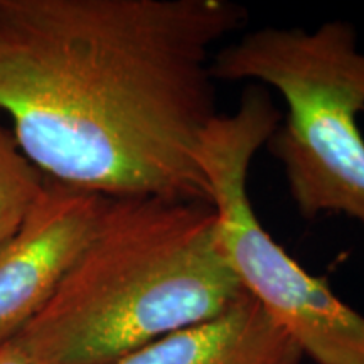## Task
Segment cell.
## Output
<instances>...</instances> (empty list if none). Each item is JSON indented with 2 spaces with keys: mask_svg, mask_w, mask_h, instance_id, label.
<instances>
[{
  "mask_svg": "<svg viewBox=\"0 0 364 364\" xmlns=\"http://www.w3.org/2000/svg\"><path fill=\"white\" fill-rule=\"evenodd\" d=\"M304 354L247 290L230 307L113 364H302Z\"/></svg>",
  "mask_w": 364,
  "mask_h": 364,
  "instance_id": "8992f818",
  "label": "cell"
},
{
  "mask_svg": "<svg viewBox=\"0 0 364 364\" xmlns=\"http://www.w3.org/2000/svg\"><path fill=\"white\" fill-rule=\"evenodd\" d=\"M282 120L270 91L248 85L235 112L204 132L199 166L211 191L220 248L243 289L316 364H364V314L277 243L255 213L250 167Z\"/></svg>",
  "mask_w": 364,
  "mask_h": 364,
  "instance_id": "277c9868",
  "label": "cell"
},
{
  "mask_svg": "<svg viewBox=\"0 0 364 364\" xmlns=\"http://www.w3.org/2000/svg\"><path fill=\"white\" fill-rule=\"evenodd\" d=\"M0 364H36L16 338L0 344Z\"/></svg>",
  "mask_w": 364,
  "mask_h": 364,
  "instance_id": "ba28073f",
  "label": "cell"
},
{
  "mask_svg": "<svg viewBox=\"0 0 364 364\" xmlns=\"http://www.w3.org/2000/svg\"><path fill=\"white\" fill-rule=\"evenodd\" d=\"M243 294L211 204L110 198L83 253L16 339L36 364H113Z\"/></svg>",
  "mask_w": 364,
  "mask_h": 364,
  "instance_id": "7a4b0ae2",
  "label": "cell"
},
{
  "mask_svg": "<svg viewBox=\"0 0 364 364\" xmlns=\"http://www.w3.org/2000/svg\"><path fill=\"white\" fill-rule=\"evenodd\" d=\"M108 199L46 177L24 221L0 243V344L51 300L97 231Z\"/></svg>",
  "mask_w": 364,
  "mask_h": 364,
  "instance_id": "5b68a950",
  "label": "cell"
},
{
  "mask_svg": "<svg viewBox=\"0 0 364 364\" xmlns=\"http://www.w3.org/2000/svg\"><path fill=\"white\" fill-rule=\"evenodd\" d=\"M248 19L233 0H0V113L48 179L211 204V61Z\"/></svg>",
  "mask_w": 364,
  "mask_h": 364,
  "instance_id": "6da1fadb",
  "label": "cell"
},
{
  "mask_svg": "<svg viewBox=\"0 0 364 364\" xmlns=\"http://www.w3.org/2000/svg\"><path fill=\"white\" fill-rule=\"evenodd\" d=\"M216 81L272 88L287 112L265 149L284 172L299 215H343L364 230V51L356 27H260L223 44Z\"/></svg>",
  "mask_w": 364,
  "mask_h": 364,
  "instance_id": "3957f363",
  "label": "cell"
},
{
  "mask_svg": "<svg viewBox=\"0 0 364 364\" xmlns=\"http://www.w3.org/2000/svg\"><path fill=\"white\" fill-rule=\"evenodd\" d=\"M44 184L46 176L22 152L0 113V243L21 226Z\"/></svg>",
  "mask_w": 364,
  "mask_h": 364,
  "instance_id": "52a82bcc",
  "label": "cell"
}]
</instances>
